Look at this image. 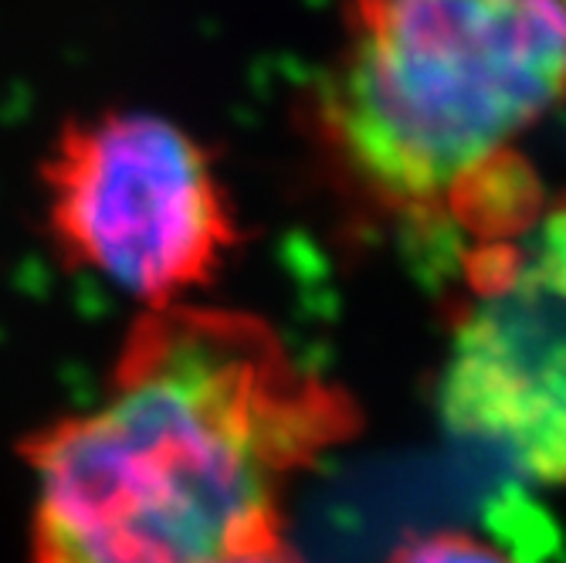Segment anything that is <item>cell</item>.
I'll list each match as a JSON object with an SVG mask.
<instances>
[{
	"instance_id": "cell-2",
	"label": "cell",
	"mask_w": 566,
	"mask_h": 563,
	"mask_svg": "<svg viewBox=\"0 0 566 563\" xmlns=\"http://www.w3.org/2000/svg\"><path fill=\"white\" fill-rule=\"evenodd\" d=\"M566 98V0H346L319 116L390 208L448 197Z\"/></svg>"
},
{
	"instance_id": "cell-5",
	"label": "cell",
	"mask_w": 566,
	"mask_h": 563,
	"mask_svg": "<svg viewBox=\"0 0 566 563\" xmlns=\"http://www.w3.org/2000/svg\"><path fill=\"white\" fill-rule=\"evenodd\" d=\"M390 563H516L469 533H434L403 543Z\"/></svg>"
},
{
	"instance_id": "cell-1",
	"label": "cell",
	"mask_w": 566,
	"mask_h": 563,
	"mask_svg": "<svg viewBox=\"0 0 566 563\" xmlns=\"http://www.w3.org/2000/svg\"><path fill=\"white\" fill-rule=\"evenodd\" d=\"M346 390L254 316L149 310L95 407L24 445L31 563H231L282 536L289 476L353 438Z\"/></svg>"
},
{
	"instance_id": "cell-4",
	"label": "cell",
	"mask_w": 566,
	"mask_h": 563,
	"mask_svg": "<svg viewBox=\"0 0 566 563\" xmlns=\"http://www.w3.org/2000/svg\"><path fill=\"white\" fill-rule=\"evenodd\" d=\"M441 380L451 431L539 482L566 479V200L509 238L472 241Z\"/></svg>"
},
{
	"instance_id": "cell-3",
	"label": "cell",
	"mask_w": 566,
	"mask_h": 563,
	"mask_svg": "<svg viewBox=\"0 0 566 563\" xmlns=\"http://www.w3.org/2000/svg\"><path fill=\"white\" fill-rule=\"evenodd\" d=\"M41 184L65 259L149 310L208 285L238 238L208 153L149 113L109 110L62 126Z\"/></svg>"
},
{
	"instance_id": "cell-6",
	"label": "cell",
	"mask_w": 566,
	"mask_h": 563,
	"mask_svg": "<svg viewBox=\"0 0 566 563\" xmlns=\"http://www.w3.org/2000/svg\"><path fill=\"white\" fill-rule=\"evenodd\" d=\"M231 563H298V560H295V553L282 543V536H275V540H269V543H262V546H254V550L234 556Z\"/></svg>"
}]
</instances>
